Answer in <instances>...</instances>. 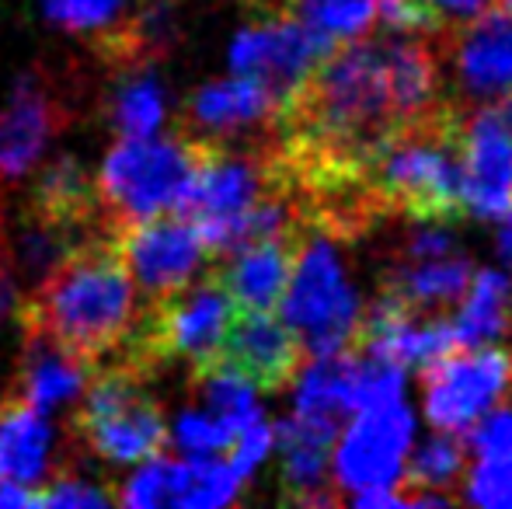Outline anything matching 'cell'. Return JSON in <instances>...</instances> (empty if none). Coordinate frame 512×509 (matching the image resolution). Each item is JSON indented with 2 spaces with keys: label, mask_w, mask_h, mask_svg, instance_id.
<instances>
[{
  "label": "cell",
  "mask_w": 512,
  "mask_h": 509,
  "mask_svg": "<svg viewBox=\"0 0 512 509\" xmlns=\"http://www.w3.org/2000/svg\"><path fill=\"white\" fill-rule=\"evenodd\" d=\"M269 182V171L258 157L230 150L223 140H209L178 213H185L199 227L209 252L223 255L230 241V227L269 196Z\"/></svg>",
  "instance_id": "11"
},
{
  "label": "cell",
  "mask_w": 512,
  "mask_h": 509,
  "mask_svg": "<svg viewBox=\"0 0 512 509\" xmlns=\"http://www.w3.org/2000/svg\"><path fill=\"white\" fill-rule=\"evenodd\" d=\"M429 4V11L436 14L439 21H453V25H467L471 18H478V14H485L488 7H492V0H425Z\"/></svg>",
  "instance_id": "40"
},
{
  "label": "cell",
  "mask_w": 512,
  "mask_h": 509,
  "mask_svg": "<svg viewBox=\"0 0 512 509\" xmlns=\"http://www.w3.org/2000/svg\"><path fill=\"white\" fill-rule=\"evenodd\" d=\"M356 342L363 353L394 363L401 370H425L439 356L457 349V332H453V321L429 318V311H418V307H408L405 300L384 293L370 307V314H363Z\"/></svg>",
  "instance_id": "15"
},
{
  "label": "cell",
  "mask_w": 512,
  "mask_h": 509,
  "mask_svg": "<svg viewBox=\"0 0 512 509\" xmlns=\"http://www.w3.org/2000/svg\"><path fill=\"white\" fill-rule=\"evenodd\" d=\"M248 478L237 471L230 457H182L175 461V482H171V506L182 509H220L230 506Z\"/></svg>",
  "instance_id": "28"
},
{
  "label": "cell",
  "mask_w": 512,
  "mask_h": 509,
  "mask_svg": "<svg viewBox=\"0 0 512 509\" xmlns=\"http://www.w3.org/2000/svg\"><path fill=\"white\" fill-rule=\"evenodd\" d=\"M108 238L126 262L136 290H143V297L150 300L192 283L203 272L206 258L213 255L199 227L185 213H161V217L136 220V224L108 231Z\"/></svg>",
  "instance_id": "13"
},
{
  "label": "cell",
  "mask_w": 512,
  "mask_h": 509,
  "mask_svg": "<svg viewBox=\"0 0 512 509\" xmlns=\"http://www.w3.org/2000/svg\"><path fill=\"white\" fill-rule=\"evenodd\" d=\"M283 321L310 356L345 353L363 325V297L345 255L328 234H310L293 255V272L279 297Z\"/></svg>",
  "instance_id": "7"
},
{
  "label": "cell",
  "mask_w": 512,
  "mask_h": 509,
  "mask_svg": "<svg viewBox=\"0 0 512 509\" xmlns=\"http://www.w3.org/2000/svg\"><path fill=\"white\" fill-rule=\"evenodd\" d=\"M14 206H21L32 217L46 224L67 227L77 238H98L105 231L102 199H98V182L74 154H60L35 171L32 185L25 192H7Z\"/></svg>",
  "instance_id": "16"
},
{
  "label": "cell",
  "mask_w": 512,
  "mask_h": 509,
  "mask_svg": "<svg viewBox=\"0 0 512 509\" xmlns=\"http://www.w3.org/2000/svg\"><path fill=\"white\" fill-rule=\"evenodd\" d=\"M98 367L77 360L74 353L60 349L56 342L42 339V335H21V360L18 377H14V394L28 401L39 412H53L70 401H81L84 387L91 384Z\"/></svg>",
  "instance_id": "22"
},
{
  "label": "cell",
  "mask_w": 512,
  "mask_h": 509,
  "mask_svg": "<svg viewBox=\"0 0 512 509\" xmlns=\"http://www.w3.org/2000/svg\"><path fill=\"white\" fill-rule=\"evenodd\" d=\"M464 499L485 509H512V457H478L464 478Z\"/></svg>",
  "instance_id": "35"
},
{
  "label": "cell",
  "mask_w": 512,
  "mask_h": 509,
  "mask_svg": "<svg viewBox=\"0 0 512 509\" xmlns=\"http://www.w3.org/2000/svg\"><path fill=\"white\" fill-rule=\"evenodd\" d=\"M512 328V276L506 269H474L457 300V346H495Z\"/></svg>",
  "instance_id": "26"
},
{
  "label": "cell",
  "mask_w": 512,
  "mask_h": 509,
  "mask_svg": "<svg viewBox=\"0 0 512 509\" xmlns=\"http://www.w3.org/2000/svg\"><path fill=\"white\" fill-rule=\"evenodd\" d=\"M495 255H499L502 269L512 276V210L499 220V231H495Z\"/></svg>",
  "instance_id": "42"
},
{
  "label": "cell",
  "mask_w": 512,
  "mask_h": 509,
  "mask_svg": "<svg viewBox=\"0 0 512 509\" xmlns=\"http://www.w3.org/2000/svg\"><path fill=\"white\" fill-rule=\"evenodd\" d=\"M234 318L237 307L220 279L196 276L182 290L150 300L115 356L140 367L143 374H154L164 363L203 370L223 356V342Z\"/></svg>",
  "instance_id": "5"
},
{
  "label": "cell",
  "mask_w": 512,
  "mask_h": 509,
  "mask_svg": "<svg viewBox=\"0 0 512 509\" xmlns=\"http://www.w3.org/2000/svg\"><path fill=\"white\" fill-rule=\"evenodd\" d=\"M304 342L272 311H237L223 342V356L258 391H283L297 377Z\"/></svg>",
  "instance_id": "17"
},
{
  "label": "cell",
  "mask_w": 512,
  "mask_h": 509,
  "mask_svg": "<svg viewBox=\"0 0 512 509\" xmlns=\"http://www.w3.org/2000/svg\"><path fill=\"white\" fill-rule=\"evenodd\" d=\"M237 429L227 419L213 415L209 408H185L171 426V443L185 457H206V454H227L234 447Z\"/></svg>",
  "instance_id": "33"
},
{
  "label": "cell",
  "mask_w": 512,
  "mask_h": 509,
  "mask_svg": "<svg viewBox=\"0 0 512 509\" xmlns=\"http://www.w3.org/2000/svg\"><path fill=\"white\" fill-rule=\"evenodd\" d=\"M21 293H25V286H21V279L14 276L11 262L4 258L0 252V335H4L7 321H18V304H21Z\"/></svg>",
  "instance_id": "39"
},
{
  "label": "cell",
  "mask_w": 512,
  "mask_h": 509,
  "mask_svg": "<svg viewBox=\"0 0 512 509\" xmlns=\"http://www.w3.org/2000/svg\"><path fill=\"white\" fill-rule=\"evenodd\" d=\"M276 112H283V98L269 84L230 70V77H216L192 91V98L185 102V126L196 136L227 140L244 129L269 123Z\"/></svg>",
  "instance_id": "18"
},
{
  "label": "cell",
  "mask_w": 512,
  "mask_h": 509,
  "mask_svg": "<svg viewBox=\"0 0 512 509\" xmlns=\"http://www.w3.org/2000/svg\"><path fill=\"white\" fill-rule=\"evenodd\" d=\"M460 206L478 220H502L512 210V129L492 105L457 123Z\"/></svg>",
  "instance_id": "14"
},
{
  "label": "cell",
  "mask_w": 512,
  "mask_h": 509,
  "mask_svg": "<svg viewBox=\"0 0 512 509\" xmlns=\"http://www.w3.org/2000/svg\"><path fill=\"white\" fill-rule=\"evenodd\" d=\"M411 447H415V415L405 398L352 412V422L335 440L331 482L345 492V499L366 489L398 485L408 468Z\"/></svg>",
  "instance_id": "12"
},
{
  "label": "cell",
  "mask_w": 512,
  "mask_h": 509,
  "mask_svg": "<svg viewBox=\"0 0 512 509\" xmlns=\"http://www.w3.org/2000/svg\"><path fill=\"white\" fill-rule=\"evenodd\" d=\"M192 384H196V398L203 401V408L227 419L234 429L248 426L251 419L265 415L262 405H258V387L237 367H230L227 360H216L203 370H192Z\"/></svg>",
  "instance_id": "29"
},
{
  "label": "cell",
  "mask_w": 512,
  "mask_h": 509,
  "mask_svg": "<svg viewBox=\"0 0 512 509\" xmlns=\"http://www.w3.org/2000/svg\"><path fill=\"white\" fill-rule=\"evenodd\" d=\"M453 252H460L453 220H418L405 238V258H439Z\"/></svg>",
  "instance_id": "38"
},
{
  "label": "cell",
  "mask_w": 512,
  "mask_h": 509,
  "mask_svg": "<svg viewBox=\"0 0 512 509\" xmlns=\"http://www.w3.org/2000/svg\"><path fill=\"white\" fill-rule=\"evenodd\" d=\"M206 143V136L189 129L164 136H119L95 175L105 231L161 213H178L206 154Z\"/></svg>",
  "instance_id": "3"
},
{
  "label": "cell",
  "mask_w": 512,
  "mask_h": 509,
  "mask_svg": "<svg viewBox=\"0 0 512 509\" xmlns=\"http://www.w3.org/2000/svg\"><path fill=\"white\" fill-rule=\"evenodd\" d=\"M467 443L478 457H512V408H492L467 429Z\"/></svg>",
  "instance_id": "37"
},
{
  "label": "cell",
  "mask_w": 512,
  "mask_h": 509,
  "mask_svg": "<svg viewBox=\"0 0 512 509\" xmlns=\"http://www.w3.org/2000/svg\"><path fill=\"white\" fill-rule=\"evenodd\" d=\"M373 182L415 220L460 217V147L457 119L415 123L373 150Z\"/></svg>",
  "instance_id": "6"
},
{
  "label": "cell",
  "mask_w": 512,
  "mask_h": 509,
  "mask_svg": "<svg viewBox=\"0 0 512 509\" xmlns=\"http://www.w3.org/2000/svg\"><path fill=\"white\" fill-rule=\"evenodd\" d=\"M136 318V283L108 234L81 241L18 304L21 335H42L91 367L119 353Z\"/></svg>",
  "instance_id": "1"
},
{
  "label": "cell",
  "mask_w": 512,
  "mask_h": 509,
  "mask_svg": "<svg viewBox=\"0 0 512 509\" xmlns=\"http://www.w3.org/2000/svg\"><path fill=\"white\" fill-rule=\"evenodd\" d=\"M297 18L328 32L335 42L363 39L380 14V0H286Z\"/></svg>",
  "instance_id": "31"
},
{
  "label": "cell",
  "mask_w": 512,
  "mask_h": 509,
  "mask_svg": "<svg viewBox=\"0 0 512 509\" xmlns=\"http://www.w3.org/2000/svg\"><path fill=\"white\" fill-rule=\"evenodd\" d=\"M53 471L56 461L49 415L11 391L0 401V478L39 492Z\"/></svg>",
  "instance_id": "21"
},
{
  "label": "cell",
  "mask_w": 512,
  "mask_h": 509,
  "mask_svg": "<svg viewBox=\"0 0 512 509\" xmlns=\"http://www.w3.org/2000/svg\"><path fill=\"white\" fill-rule=\"evenodd\" d=\"M356 370L359 356H352L349 349L345 353L314 356L297 374V384H293V415L342 426L345 415L356 412Z\"/></svg>",
  "instance_id": "24"
},
{
  "label": "cell",
  "mask_w": 512,
  "mask_h": 509,
  "mask_svg": "<svg viewBox=\"0 0 512 509\" xmlns=\"http://www.w3.org/2000/svg\"><path fill=\"white\" fill-rule=\"evenodd\" d=\"M464 468H467V447H464V440H460V433H443V429H436V436H429V440H422L418 447H411L405 475L415 489L446 492L457 485Z\"/></svg>",
  "instance_id": "30"
},
{
  "label": "cell",
  "mask_w": 512,
  "mask_h": 509,
  "mask_svg": "<svg viewBox=\"0 0 512 509\" xmlns=\"http://www.w3.org/2000/svg\"><path fill=\"white\" fill-rule=\"evenodd\" d=\"M74 95L46 63H35L14 81L0 105V192H11L42 161L49 143L74 123Z\"/></svg>",
  "instance_id": "8"
},
{
  "label": "cell",
  "mask_w": 512,
  "mask_h": 509,
  "mask_svg": "<svg viewBox=\"0 0 512 509\" xmlns=\"http://www.w3.org/2000/svg\"><path fill=\"white\" fill-rule=\"evenodd\" d=\"M331 53H335V39L328 32L314 28L297 14H286V18L244 25L230 42L227 56L234 74H251L265 81L283 98L286 109Z\"/></svg>",
  "instance_id": "10"
},
{
  "label": "cell",
  "mask_w": 512,
  "mask_h": 509,
  "mask_svg": "<svg viewBox=\"0 0 512 509\" xmlns=\"http://www.w3.org/2000/svg\"><path fill=\"white\" fill-rule=\"evenodd\" d=\"M227 255L230 258L213 276L230 293L237 311H272L293 272L297 248L290 245V238L251 241V245H241Z\"/></svg>",
  "instance_id": "23"
},
{
  "label": "cell",
  "mask_w": 512,
  "mask_h": 509,
  "mask_svg": "<svg viewBox=\"0 0 512 509\" xmlns=\"http://www.w3.org/2000/svg\"><path fill=\"white\" fill-rule=\"evenodd\" d=\"M502 7H506V11L512 14V0H502Z\"/></svg>",
  "instance_id": "43"
},
{
  "label": "cell",
  "mask_w": 512,
  "mask_h": 509,
  "mask_svg": "<svg viewBox=\"0 0 512 509\" xmlns=\"http://www.w3.org/2000/svg\"><path fill=\"white\" fill-rule=\"evenodd\" d=\"M512 387V356L499 346H457L422 370V412L432 429L460 433L502 405Z\"/></svg>",
  "instance_id": "9"
},
{
  "label": "cell",
  "mask_w": 512,
  "mask_h": 509,
  "mask_svg": "<svg viewBox=\"0 0 512 509\" xmlns=\"http://www.w3.org/2000/svg\"><path fill=\"white\" fill-rule=\"evenodd\" d=\"M338 422L307 419V415H286L276 426V454H279V482L293 503L331 506V454H335Z\"/></svg>",
  "instance_id": "19"
},
{
  "label": "cell",
  "mask_w": 512,
  "mask_h": 509,
  "mask_svg": "<svg viewBox=\"0 0 512 509\" xmlns=\"http://www.w3.org/2000/svg\"><path fill=\"white\" fill-rule=\"evenodd\" d=\"M227 454H230V461L237 464V471H241L244 478H251L269 461V454H276V426H272L265 415H258L248 426L237 429L234 447H230Z\"/></svg>",
  "instance_id": "36"
},
{
  "label": "cell",
  "mask_w": 512,
  "mask_h": 509,
  "mask_svg": "<svg viewBox=\"0 0 512 509\" xmlns=\"http://www.w3.org/2000/svg\"><path fill=\"white\" fill-rule=\"evenodd\" d=\"M474 276V265L464 252L439 255V258H405L398 269L387 276L391 297L405 300L408 307L418 311H439L464 297L467 283Z\"/></svg>",
  "instance_id": "25"
},
{
  "label": "cell",
  "mask_w": 512,
  "mask_h": 509,
  "mask_svg": "<svg viewBox=\"0 0 512 509\" xmlns=\"http://www.w3.org/2000/svg\"><path fill=\"white\" fill-rule=\"evenodd\" d=\"M453 74L467 98L495 102L512 91V14L492 11L467 21L453 46Z\"/></svg>",
  "instance_id": "20"
},
{
  "label": "cell",
  "mask_w": 512,
  "mask_h": 509,
  "mask_svg": "<svg viewBox=\"0 0 512 509\" xmlns=\"http://www.w3.org/2000/svg\"><path fill=\"white\" fill-rule=\"evenodd\" d=\"M147 377L119 356L105 360L67 422L70 443L119 468L161 454L171 440V426L161 401L147 391Z\"/></svg>",
  "instance_id": "4"
},
{
  "label": "cell",
  "mask_w": 512,
  "mask_h": 509,
  "mask_svg": "<svg viewBox=\"0 0 512 509\" xmlns=\"http://www.w3.org/2000/svg\"><path fill=\"white\" fill-rule=\"evenodd\" d=\"M42 7L49 21L91 42L119 25L133 11V0H42Z\"/></svg>",
  "instance_id": "32"
},
{
  "label": "cell",
  "mask_w": 512,
  "mask_h": 509,
  "mask_svg": "<svg viewBox=\"0 0 512 509\" xmlns=\"http://www.w3.org/2000/svg\"><path fill=\"white\" fill-rule=\"evenodd\" d=\"M105 119L119 136H154L168 119V95L150 67L119 70L105 95Z\"/></svg>",
  "instance_id": "27"
},
{
  "label": "cell",
  "mask_w": 512,
  "mask_h": 509,
  "mask_svg": "<svg viewBox=\"0 0 512 509\" xmlns=\"http://www.w3.org/2000/svg\"><path fill=\"white\" fill-rule=\"evenodd\" d=\"M171 482H175V461L171 457H147L140 468L115 489V499L133 509H157L171 506Z\"/></svg>",
  "instance_id": "34"
},
{
  "label": "cell",
  "mask_w": 512,
  "mask_h": 509,
  "mask_svg": "<svg viewBox=\"0 0 512 509\" xmlns=\"http://www.w3.org/2000/svg\"><path fill=\"white\" fill-rule=\"evenodd\" d=\"M283 112L304 119L324 147L366 164L380 143L408 129L394 95L387 39H352V46L331 53Z\"/></svg>",
  "instance_id": "2"
},
{
  "label": "cell",
  "mask_w": 512,
  "mask_h": 509,
  "mask_svg": "<svg viewBox=\"0 0 512 509\" xmlns=\"http://www.w3.org/2000/svg\"><path fill=\"white\" fill-rule=\"evenodd\" d=\"M352 506H363V509H401L408 506V492H401L398 485H387V489H366L349 496Z\"/></svg>",
  "instance_id": "41"
}]
</instances>
